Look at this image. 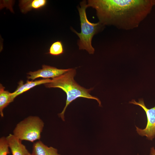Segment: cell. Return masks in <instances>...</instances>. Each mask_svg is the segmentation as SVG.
<instances>
[{
  "label": "cell",
  "mask_w": 155,
  "mask_h": 155,
  "mask_svg": "<svg viewBox=\"0 0 155 155\" xmlns=\"http://www.w3.org/2000/svg\"><path fill=\"white\" fill-rule=\"evenodd\" d=\"M87 5L96 9L99 22L103 26L129 30L139 26L154 5L152 0H89Z\"/></svg>",
  "instance_id": "cell-1"
},
{
  "label": "cell",
  "mask_w": 155,
  "mask_h": 155,
  "mask_svg": "<svg viewBox=\"0 0 155 155\" xmlns=\"http://www.w3.org/2000/svg\"><path fill=\"white\" fill-rule=\"evenodd\" d=\"M76 74V70L70 68L68 71L56 78L51 79L50 81L44 84L48 88H59L65 92L67 95L65 105L62 112L58 114L59 117L64 121V113L67 106L73 101L79 97H83L96 100L99 105L101 106V102L97 97L90 94L93 88L86 89L81 86L74 80Z\"/></svg>",
  "instance_id": "cell-2"
},
{
  "label": "cell",
  "mask_w": 155,
  "mask_h": 155,
  "mask_svg": "<svg viewBox=\"0 0 155 155\" xmlns=\"http://www.w3.org/2000/svg\"><path fill=\"white\" fill-rule=\"evenodd\" d=\"M80 4V7H79L78 9L80 17L81 32L79 33L73 29L72 30L79 37L78 45L79 49L85 50L89 54H93L95 50L92 45V38L103 26L99 22L94 23L88 21L86 13V9L88 6L86 1H81Z\"/></svg>",
  "instance_id": "cell-3"
},
{
  "label": "cell",
  "mask_w": 155,
  "mask_h": 155,
  "mask_svg": "<svg viewBox=\"0 0 155 155\" xmlns=\"http://www.w3.org/2000/svg\"><path fill=\"white\" fill-rule=\"evenodd\" d=\"M44 126L43 121L39 117L30 116L17 124L13 134L21 141L33 142L40 139Z\"/></svg>",
  "instance_id": "cell-4"
},
{
  "label": "cell",
  "mask_w": 155,
  "mask_h": 155,
  "mask_svg": "<svg viewBox=\"0 0 155 155\" xmlns=\"http://www.w3.org/2000/svg\"><path fill=\"white\" fill-rule=\"evenodd\" d=\"M129 103L138 105L145 111L147 123L146 127L144 129L135 126L137 133L142 136H146L148 139L152 140L155 137V106L150 109L146 106L142 99H140L138 102L133 100Z\"/></svg>",
  "instance_id": "cell-5"
},
{
  "label": "cell",
  "mask_w": 155,
  "mask_h": 155,
  "mask_svg": "<svg viewBox=\"0 0 155 155\" xmlns=\"http://www.w3.org/2000/svg\"><path fill=\"white\" fill-rule=\"evenodd\" d=\"M70 68L66 69H59L55 67L43 65L41 69L34 71H30L27 74V78L29 79L34 80L39 78L45 79L58 77L69 70Z\"/></svg>",
  "instance_id": "cell-6"
},
{
  "label": "cell",
  "mask_w": 155,
  "mask_h": 155,
  "mask_svg": "<svg viewBox=\"0 0 155 155\" xmlns=\"http://www.w3.org/2000/svg\"><path fill=\"white\" fill-rule=\"evenodd\" d=\"M12 155H32L22 141L13 134L6 137Z\"/></svg>",
  "instance_id": "cell-7"
},
{
  "label": "cell",
  "mask_w": 155,
  "mask_h": 155,
  "mask_svg": "<svg viewBox=\"0 0 155 155\" xmlns=\"http://www.w3.org/2000/svg\"><path fill=\"white\" fill-rule=\"evenodd\" d=\"M51 80V79H47L35 81L27 80L25 83H24L22 81H20L16 89L13 92L11 93L12 101L19 95L36 86L48 83Z\"/></svg>",
  "instance_id": "cell-8"
},
{
  "label": "cell",
  "mask_w": 155,
  "mask_h": 155,
  "mask_svg": "<svg viewBox=\"0 0 155 155\" xmlns=\"http://www.w3.org/2000/svg\"><path fill=\"white\" fill-rule=\"evenodd\" d=\"M32 155H61L58 154L57 149L48 147L41 141L34 142L32 146Z\"/></svg>",
  "instance_id": "cell-9"
},
{
  "label": "cell",
  "mask_w": 155,
  "mask_h": 155,
  "mask_svg": "<svg viewBox=\"0 0 155 155\" xmlns=\"http://www.w3.org/2000/svg\"><path fill=\"white\" fill-rule=\"evenodd\" d=\"M46 0H22L19 1V6L21 12L27 13L32 9L38 10L46 5Z\"/></svg>",
  "instance_id": "cell-10"
},
{
  "label": "cell",
  "mask_w": 155,
  "mask_h": 155,
  "mask_svg": "<svg viewBox=\"0 0 155 155\" xmlns=\"http://www.w3.org/2000/svg\"><path fill=\"white\" fill-rule=\"evenodd\" d=\"M5 87L1 84H0V115L2 117H4L3 110L9 104L12 102L11 93L5 90Z\"/></svg>",
  "instance_id": "cell-11"
},
{
  "label": "cell",
  "mask_w": 155,
  "mask_h": 155,
  "mask_svg": "<svg viewBox=\"0 0 155 155\" xmlns=\"http://www.w3.org/2000/svg\"><path fill=\"white\" fill-rule=\"evenodd\" d=\"M64 51L63 46L61 41L57 40L51 44L48 53L52 55L57 56L62 54Z\"/></svg>",
  "instance_id": "cell-12"
},
{
  "label": "cell",
  "mask_w": 155,
  "mask_h": 155,
  "mask_svg": "<svg viewBox=\"0 0 155 155\" xmlns=\"http://www.w3.org/2000/svg\"><path fill=\"white\" fill-rule=\"evenodd\" d=\"M9 147L6 137L0 138V155H7L10 154Z\"/></svg>",
  "instance_id": "cell-13"
},
{
  "label": "cell",
  "mask_w": 155,
  "mask_h": 155,
  "mask_svg": "<svg viewBox=\"0 0 155 155\" xmlns=\"http://www.w3.org/2000/svg\"><path fill=\"white\" fill-rule=\"evenodd\" d=\"M150 155H155V149L154 147L152 148L151 149Z\"/></svg>",
  "instance_id": "cell-14"
},
{
  "label": "cell",
  "mask_w": 155,
  "mask_h": 155,
  "mask_svg": "<svg viewBox=\"0 0 155 155\" xmlns=\"http://www.w3.org/2000/svg\"><path fill=\"white\" fill-rule=\"evenodd\" d=\"M152 2L154 5H155V0H152Z\"/></svg>",
  "instance_id": "cell-15"
}]
</instances>
